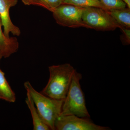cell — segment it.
<instances>
[{
	"mask_svg": "<svg viewBox=\"0 0 130 130\" xmlns=\"http://www.w3.org/2000/svg\"><path fill=\"white\" fill-rule=\"evenodd\" d=\"M25 102L30 111L33 123V130H50V128L43 120L38 111L31 96L27 92Z\"/></svg>",
	"mask_w": 130,
	"mask_h": 130,
	"instance_id": "9",
	"label": "cell"
},
{
	"mask_svg": "<svg viewBox=\"0 0 130 130\" xmlns=\"http://www.w3.org/2000/svg\"><path fill=\"white\" fill-rule=\"evenodd\" d=\"M2 26L0 20V51L3 57L7 58L18 51L19 44L16 37L5 36Z\"/></svg>",
	"mask_w": 130,
	"mask_h": 130,
	"instance_id": "8",
	"label": "cell"
},
{
	"mask_svg": "<svg viewBox=\"0 0 130 130\" xmlns=\"http://www.w3.org/2000/svg\"><path fill=\"white\" fill-rule=\"evenodd\" d=\"M127 5V7L130 8V0H123Z\"/></svg>",
	"mask_w": 130,
	"mask_h": 130,
	"instance_id": "17",
	"label": "cell"
},
{
	"mask_svg": "<svg viewBox=\"0 0 130 130\" xmlns=\"http://www.w3.org/2000/svg\"><path fill=\"white\" fill-rule=\"evenodd\" d=\"M0 99L10 103L16 101L15 93L6 79L5 74L0 69Z\"/></svg>",
	"mask_w": 130,
	"mask_h": 130,
	"instance_id": "11",
	"label": "cell"
},
{
	"mask_svg": "<svg viewBox=\"0 0 130 130\" xmlns=\"http://www.w3.org/2000/svg\"><path fill=\"white\" fill-rule=\"evenodd\" d=\"M82 19L88 29L96 30H114L120 28L107 10L99 8H84Z\"/></svg>",
	"mask_w": 130,
	"mask_h": 130,
	"instance_id": "4",
	"label": "cell"
},
{
	"mask_svg": "<svg viewBox=\"0 0 130 130\" xmlns=\"http://www.w3.org/2000/svg\"><path fill=\"white\" fill-rule=\"evenodd\" d=\"M24 86L31 96L42 118L50 130H55V123L60 115L64 100L53 99L38 92L29 81L24 83Z\"/></svg>",
	"mask_w": 130,
	"mask_h": 130,
	"instance_id": "2",
	"label": "cell"
},
{
	"mask_svg": "<svg viewBox=\"0 0 130 130\" xmlns=\"http://www.w3.org/2000/svg\"><path fill=\"white\" fill-rule=\"evenodd\" d=\"M63 4L73 5L78 7H94L108 10L99 0H64Z\"/></svg>",
	"mask_w": 130,
	"mask_h": 130,
	"instance_id": "12",
	"label": "cell"
},
{
	"mask_svg": "<svg viewBox=\"0 0 130 130\" xmlns=\"http://www.w3.org/2000/svg\"><path fill=\"white\" fill-rule=\"evenodd\" d=\"M18 0H0V20L3 27V33L5 36L9 38L10 33L13 36H19L20 29L13 23L10 18V8L17 5Z\"/></svg>",
	"mask_w": 130,
	"mask_h": 130,
	"instance_id": "7",
	"label": "cell"
},
{
	"mask_svg": "<svg viewBox=\"0 0 130 130\" xmlns=\"http://www.w3.org/2000/svg\"><path fill=\"white\" fill-rule=\"evenodd\" d=\"M48 70V82L41 93L53 99L64 100L76 70L69 63L53 65Z\"/></svg>",
	"mask_w": 130,
	"mask_h": 130,
	"instance_id": "1",
	"label": "cell"
},
{
	"mask_svg": "<svg viewBox=\"0 0 130 130\" xmlns=\"http://www.w3.org/2000/svg\"><path fill=\"white\" fill-rule=\"evenodd\" d=\"M82 78L81 73L75 70L60 116L73 115L82 118H90L80 84Z\"/></svg>",
	"mask_w": 130,
	"mask_h": 130,
	"instance_id": "3",
	"label": "cell"
},
{
	"mask_svg": "<svg viewBox=\"0 0 130 130\" xmlns=\"http://www.w3.org/2000/svg\"><path fill=\"white\" fill-rule=\"evenodd\" d=\"M122 31L121 35V41L123 44L125 45L129 44L130 43V29L121 28H120Z\"/></svg>",
	"mask_w": 130,
	"mask_h": 130,
	"instance_id": "15",
	"label": "cell"
},
{
	"mask_svg": "<svg viewBox=\"0 0 130 130\" xmlns=\"http://www.w3.org/2000/svg\"><path fill=\"white\" fill-rule=\"evenodd\" d=\"M64 0H31V5L39 6L52 12L61 5Z\"/></svg>",
	"mask_w": 130,
	"mask_h": 130,
	"instance_id": "13",
	"label": "cell"
},
{
	"mask_svg": "<svg viewBox=\"0 0 130 130\" xmlns=\"http://www.w3.org/2000/svg\"><path fill=\"white\" fill-rule=\"evenodd\" d=\"M56 130H109L107 126L98 125L89 118H82L75 115L59 116L55 123Z\"/></svg>",
	"mask_w": 130,
	"mask_h": 130,
	"instance_id": "6",
	"label": "cell"
},
{
	"mask_svg": "<svg viewBox=\"0 0 130 130\" xmlns=\"http://www.w3.org/2000/svg\"><path fill=\"white\" fill-rule=\"evenodd\" d=\"M22 2L25 5H31V0H22Z\"/></svg>",
	"mask_w": 130,
	"mask_h": 130,
	"instance_id": "16",
	"label": "cell"
},
{
	"mask_svg": "<svg viewBox=\"0 0 130 130\" xmlns=\"http://www.w3.org/2000/svg\"><path fill=\"white\" fill-rule=\"evenodd\" d=\"M130 8L126 7L120 9H111L107 11L120 25V28L130 29Z\"/></svg>",
	"mask_w": 130,
	"mask_h": 130,
	"instance_id": "10",
	"label": "cell"
},
{
	"mask_svg": "<svg viewBox=\"0 0 130 130\" xmlns=\"http://www.w3.org/2000/svg\"><path fill=\"white\" fill-rule=\"evenodd\" d=\"M84 8L63 4L53 12V16L58 24L70 28L84 27L88 29L82 19Z\"/></svg>",
	"mask_w": 130,
	"mask_h": 130,
	"instance_id": "5",
	"label": "cell"
},
{
	"mask_svg": "<svg viewBox=\"0 0 130 130\" xmlns=\"http://www.w3.org/2000/svg\"><path fill=\"white\" fill-rule=\"evenodd\" d=\"M108 10L113 9L124 8L127 7V5L123 0H99Z\"/></svg>",
	"mask_w": 130,
	"mask_h": 130,
	"instance_id": "14",
	"label": "cell"
},
{
	"mask_svg": "<svg viewBox=\"0 0 130 130\" xmlns=\"http://www.w3.org/2000/svg\"><path fill=\"white\" fill-rule=\"evenodd\" d=\"M3 58V56L2 54L1 53V51H0V61H1V60Z\"/></svg>",
	"mask_w": 130,
	"mask_h": 130,
	"instance_id": "18",
	"label": "cell"
}]
</instances>
